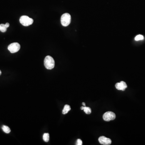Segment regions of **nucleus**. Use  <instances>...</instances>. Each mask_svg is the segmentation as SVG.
<instances>
[{"mask_svg": "<svg viewBox=\"0 0 145 145\" xmlns=\"http://www.w3.org/2000/svg\"><path fill=\"white\" fill-rule=\"evenodd\" d=\"M82 105H83V106H84V107H85V102H83V103H82Z\"/></svg>", "mask_w": 145, "mask_h": 145, "instance_id": "nucleus-16", "label": "nucleus"}, {"mask_svg": "<svg viewBox=\"0 0 145 145\" xmlns=\"http://www.w3.org/2000/svg\"><path fill=\"white\" fill-rule=\"evenodd\" d=\"M115 118L116 115L115 113L110 111H108L105 112L103 115V119L106 121L113 120Z\"/></svg>", "mask_w": 145, "mask_h": 145, "instance_id": "nucleus-5", "label": "nucleus"}, {"mask_svg": "<svg viewBox=\"0 0 145 145\" xmlns=\"http://www.w3.org/2000/svg\"><path fill=\"white\" fill-rule=\"evenodd\" d=\"M71 109V108L70 106L69 105L66 104L65 106L63 109L62 110V113L63 115H65Z\"/></svg>", "mask_w": 145, "mask_h": 145, "instance_id": "nucleus-9", "label": "nucleus"}, {"mask_svg": "<svg viewBox=\"0 0 145 145\" xmlns=\"http://www.w3.org/2000/svg\"><path fill=\"white\" fill-rule=\"evenodd\" d=\"M61 24L62 26L67 27L70 24L71 22V16L68 13H65L61 16L60 19Z\"/></svg>", "mask_w": 145, "mask_h": 145, "instance_id": "nucleus-2", "label": "nucleus"}, {"mask_svg": "<svg viewBox=\"0 0 145 145\" xmlns=\"http://www.w3.org/2000/svg\"><path fill=\"white\" fill-rule=\"evenodd\" d=\"M43 140L44 142H48L49 140V134L48 133H45L43 135Z\"/></svg>", "mask_w": 145, "mask_h": 145, "instance_id": "nucleus-11", "label": "nucleus"}, {"mask_svg": "<svg viewBox=\"0 0 145 145\" xmlns=\"http://www.w3.org/2000/svg\"><path fill=\"white\" fill-rule=\"evenodd\" d=\"M144 38V37L142 35H138L135 37V40L136 41H139L140 40H143Z\"/></svg>", "mask_w": 145, "mask_h": 145, "instance_id": "nucleus-13", "label": "nucleus"}, {"mask_svg": "<svg viewBox=\"0 0 145 145\" xmlns=\"http://www.w3.org/2000/svg\"><path fill=\"white\" fill-rule=\"evenodd\" d=\"M2 129L4 132L6 133H9L11 132V129L9 127L6 125H3L2 126Z\"/></svg>", "mask_w": 145, "mask_h": 145, "instance_id": "nucleus-10", "label": "nucleus"}, {"mask_svg": "<svg viewBox=\"0 0 145 145\" xmlns=\"http://www.w3.org/2000/svg\"><path fill=\"white\" fill-rule=\"evenodd\" d=\"M77 145H82V142L80 139H78L77 140Z\"/></svg>", "mask_w": 145, "mask_h": 145, "instance_id": "nucleus-14", "label": "nucleus"}, {"mask_svg": "<svg viewBox=\"0 0 145 145\" xmlns=\"http://www.w3.org/2000/svg\"><path fill=\"white\" fill-rule=\"evenodd\" d=\"M83 110L86 114H88V115L90 114L91 113V112H92L91 109L90 107H86L85 106V107H84V109Z\"/></svg>", "mask_w": 145, "mask_h": 145, "instance_id": "nucleus-12", "label": "nucleus"}, {"mask_svg": "<svg viewBox=\"0 0 145 145\" xmlns=\"http://www.w3.org/2000/svg\"><path fill=\"white\" fill-rule=\"evenodd\" d=\"M115 87L118 90L124 91L127 88V86L125 82L121 81L120 82L117 83L116 84Z\"/></svg>", "mask_w": 145, "mask_h": 145, "instance_id": "nucleus-7", "label": "nucleus"}, {"mask_svg": "<svg viewBox=\"0 0 145 145\" xmlns=\"http://www.w3.org/2000/svg\"><path fill=\"white\" fill-rule=\"evenodd\" d=\"M99 142L100 144L104 145H109L111 144L112 141L110 139L104 136H101L98 139Z\"/></svg>", "mask_w": 145, "mask_h": 145, "instance_id": "nucleus-6", "label": "nucleus"}, {"mask_svg": "<svg viewBox=\"0 0 145 145\" xmlns=\"http://www.w3.org/2000/svg\"><path fill=\"white\" fill-rule=\"evenodd\" d=\"M1 71L0 70V75H1Z\"/></svg>", "mask_w": 145, "mask_h": 145, "instance_id": "nucleus-17", "label": "nucleus"}, {"mask_svg": "<svg viewBox=\"0 0 145 145\" xmlns=\"http://www.w3.org/2000/svg\"><path fill=\"white\" fill-rule=\"evenodd\" d=\"M84 107H81V110H84Z\"/></svg>", "mask_w": 145, "mask_h": 145, "instance_id": "nucleus-15", "label": "nucleus"}, {"mask_svg": "<svg viewBox=\"0 0 145 145\" xmlns=\"http://www.w3.org/2000/svg\"><path fill=\"white\" fill-rule=\"evenodd\" d=\"M20 45L17 42H14L10 44L8 47V49L12 53L17 52L20 49Z\"/></svg>", "mask_w": 145, "mask_h": 145, "instance_id": "nucleus-4", "label": "nucleus"}, {"mask_svg": "<svg viewBox=\"0 0 145 145\" xmlns=\"http://www.w3.org/2000/svg\"><path fill=\"white\" fill-rule=\"evenodd\" d=\"M44 65L47 69H53L55 66V62L53 58L50 56H47L44 60Z\"/></svg>", "mask_w": 145, "mask_h": 145, "instance_id": "nucleus-1", "label": "nucleus"}, {"mask_svg": "<svg viewBox=\"0 0 145 145\" xmlns=\"http://www.w3.org/2000/svg\"><path fill=\"white\" fill-rule=\"evenodd\" d=\"M19 21L21 24L24 26H29L32 24L34 22L32 19L26 15L22 16L20 18Z\"/></svg>", "mask_w": 145, "mask_h": 145, "instance_id": "nucleus-3", "label": "nucleus"}, {"mask_svg": "<svg viewBox=\"0 0 145 145\" xmlns=\"http://www.w3.org/2000/svg\"><path fill=\"white\" fill-rule=\"evenodd\" d=\"M9 27V23H6L5 24H0V31L2 32H5L7 31V28Z\"/></svg>", "mask_w": 145, "mask_h": 145, "instance_id": "nucleus-8", "label": "nucleus"}]
</instances>
